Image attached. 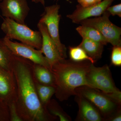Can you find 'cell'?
<instances>
[{"label": "cell", "mask_w": 121, "mask_h": 121, "mask_svg": "<svg viewBox=\"0 0 121 121\" xmlns=\"http://www.w3.org/2000/svg\"><path fill=\"white\" fill-rule=\"evenodd\" d=\"M33 63L13 54L12 68L17 87L16 106L23 121H52L57 118L42 105L37 95L33 72Z\"/></svg>", "instance_id": "cell-1"}, {"label": "cell", "mask_w": 121, "mask_h": 121, "mask_svg": "<svg viewBox=\"0 0 121 121\" xmlns=\"http://www.w3.org/2000/svg\"><path fill=\"white\" fill-rule=\"evenodd\" d=\"M91 63L89 60L75 62L64 59L52 66L55 83V95L61 102L75 95L76 88L83 86H89L87 74Z\"/></svg>", "instance_id": "cell-2"}, {"label": "cell", "mask_w": 121, "mask_h": 121, "mask_svg": "<svg viewBox=\"0 0 121 121\" xmlns=\"http://www.w3.org/2000/svg\"><path fill=\"white\" fill-rule=\"evenodd\" d=\"M86 77L89 87L99 90L121 104V92L115 85L108 65L98 67L91 63Z\"/></svg>", "instance_id": "cell-3"}, {"label": "cell", "mask_w": 121, "mask_h": 121, "mask_svg": "<svg viewBox=\"0 0 121 121\" xmlns=\"http://www.w3.org/2000/svg\"><path fill=\"white\" fill-rule=\"evenodd\" d=\"M4 37L9 39H16L40 50L42 46V36L39 31H34L25 24L19 23L8 18H5L1 26Z\"/></svg>", "instance_id": "cell-4"}, {"label": "cell", "mask_w": 121, "mask_h": 121, "mask_svg": "<svg viewBox=\"0 0 121 121\" xmlns=\"http://www.w3.org/2000/svg\"><path fill=\"white\" fill-rule=\"evenodd\" d=\"M75 91L76 95L82 96L97 108L104 120L107 121L115 113L120 110V104L98 89L83 86L76 88Z\"/></svg>", "instance_id": "cell-5"}, {"label": "cell", "mask_w": 121, "mask_h": 121, "mask_svg": "<svg viewBox=\"0 0 121 121\" xmlns=\"http://www.w3.org/2000/svg\"><path fill=\"white\" fill-rule=\"evenodd\" d=\"M110 16L106 11L101 16L83 20L79 24L96 29L113 46H121V28L111 22Z\"/></svg>", "instance_id": "cell-6"}, {"label": "cell", "mask_w": 121, "mask_h": 121, "mask_svg": "<svg viewBox=\"0 0 121 121\" xmlns=\"http://www.w3.org/2000/svg\"><path fill=\"white\" fill-rule=\"evenodd\" d=\"M60 6L55 4L45 7L44 12L39 21L44 23L48 33L56 45L60 56L64 59L67 57L66 48L61 43L59 32V24L61 16L59 14Z\"/></svg>", "instance_id": "cell-7"}, {"label": "cell", "mask_w": 121, "mask_h": 121, "mask_svg": "<svg viewBox=\"0 0 121 121\" xmlns=\"http://www.w3.org/2000/svg\"><path fill=\"white\" fill-rule=\"evenodd\" d=\"M2 39L14 55L28 60L34 63L42 65L51 71L49 63L41 50L22 43L13 42L5 37Z\"/></svg>", "instance_id": "cell-8"}, {"label": "cell", "mask_w": 121, "mask_h": 121, "mask_svg": "<svg viewBox=\"0 0 121 121\" xmlns=\"http://www.w3.org/2000/svg\"><path fill=\"white\" fill-rule=\"evenodd\" d=\"M0 9L3 16L25 24L30 8L26 0H2Z\"/></svg>", "instance_id": "cell-9"}, {"label": "cell", "mask_w": 121, "mask_h": 121, "mask_svg": "<svg viewBox=\"0 0 121 121\" xmlns=\"http://www.w3.org/2000/svg\"><path fill=\"white\" fill-rule=\"evenodd\" d=\"M114 0H103L99 3L87 7L78 4L73 12L67 15V17L74 23L79 24L83 20L101 16Z\"/></svg>", "instance_id": "cell-10"}, {"label": "cell", "mask_w": 121, "mask_h": 121, "mask_svg": "<svg viewBox=\"0 0 121 121\" xmlns=\"http://www.w3.org/2000/svg\"><path fill=\"white\" fill-rule=\"evenodd\" d=\"M17 87L13 71L0 67V100L8 106L16 103Z\"/></svg>", "instance_id": "cell-11"}, {"label": "cell", "mask_w": 121, "mask_h": 121, "mask_svg": "<svg viewBox=\"0 0 121 121\" xmlns=\"http://www.w3.org/2000/svg\"><path fill=\"white\" fill-rule=\"evenodd\" d=\"M39 31L42 37L41 50L47 59L50 67L56 63L64 59L60 56L56 45L50 36L45 24L39 22L37 24Z\"/></svg>", "instance_id": "cell-12"}, {"label": "cell", "mask_w": 121, "mask_h": 121, "mask_svg": "<svg viewBox=\"0 0 121 121\" xmlns=\"http://www.w3.org/2000/svg\"><path fill=\"white\" fill-rule=\"evenodd\" d=\"M75 101L78 107L76 121H102L104 118L97 108L82 96L75 95Z\"/></svg>", "instance_id": "cell-13"}, {"label": "cell", "mask_w": 121, "mask_h": 121, "mask_svg": "<svg viewBox=\"0 0 121 121\" xmlns=\"http://www.w3.org/2000/svg\"><path fill=\"white\" fill-rule=\"evenodd\" d=\"M32 69L36 82L43 85L55 87L54 75L50 70L42 65L34 63Z\"/></svg>", "instance_id": "cell-14"}, {"label": "cell", "mask_w": 121, "mask_h": 121, "mask_svg": "<svg viewBox=\"0 0 121 121\" xmlns=\"http://www.w3.org/2000/svg\"><path fill=\"white\" fill-rule=\"evenodd\" d=\"M104 45L89 39H82L78 46L82 48L87 55L95 61L101 58Z\"/></svg>", "instance_id": "cell-15"}, {"label": "cell", "mask_w": 121, "mask_h": 121, "mask_svg": "<svg viewBox=\"0 0 121 121\" xmlns=\"http://www.w3.org/2000/svg\"><path fill=\"white\" fill-rule=\"evenodd\" d=\"M76 31L82 37L101 43L104 45L108 43L102 34L96 29L86 25H81L76 28Z\"/></svg>", "instance_id": "cell-16"}, {"label": "cell", "mask_w": 121, "mask_h": 121, "mask_svg": "<svg viewBox=\"0 0 121 121\" xmlns=\"http://www.w3.org/2000/svg\"><path fill=\"white\" fill-rule=\"evenodd\" d=\"M35 83L36 92L40 101L42 105L47 108L51 98L55 93V87L39 84L36 81Z\"/></svg>", "instance_id": "cell-17"}, {"label": "cell", "mask_w": 121, "mask_h": 121, "mask_svg": "<svg viewBox=\"0 0 121 121\" xmlns=\"http://www.w3.org/2000/svg\"><path fill=\"white\" fill-rule=\"evenodd\" d=\"M13 54L3 41L0 39V67L9 71H13L12 60Z\"/></svg>", "instance_id": "cell-18"}, {"label": "cell", "mask_w": 121, "mask_h": 121, "mask_svg": "<svg viewBox=\"0 0 121 121\" xmlns=\"http://www.w3.org/2000/svg\"><path fill=\"white\" fill-rule=\"evenodd\" d=\"M47 109L51 114L58 118L60 121H70L71 118L54 99H51L47 107Z\"/></svg>", "instance_id": "cell-19"}, {"label": "cell", "mask_w": 121, "mask_h": 121, "mask_svg": "<svg viewBox=\"0 0 121 121\" xmlns=\"http://www.w3.org/2000/svg\"><path fill=\"white\" fill-rule=\"evenodd\" d=\"M69 55L70 59L75 62L87 60L94 64L96 61L89 56L84 50L78 46L69 47Z\"/></svg>", "instance_id": "cell-20"}, {"label": "cell", "mask_w": 121, "mask_h": 121, "mask_svg": "<svg viewBox=\"0 0 121 121\" xmlns=\"http://www.w3.org/2000/svg\"><path fill=\"white\" fill-rule=\"evenodd\" d=\"M111 64L115 66H121V47L113 46L111 55Z\"/></svg>", "instance_id": "cell-21"}, {"label": "cell", "mask_w": 121, "mask_h": 121, "mask_svg": "<svg viewBox=\"0 0 121 121\" xmlns=\"http://www.w3.org/2000/svg\"><path fill=\"white\" fill-rule=\"evenodd\" d=\"M0 121H10L8 107L0 100Z\"/></svg>", "instance_id": "cell-22"}, {"label": "cell", "mask_w": 121, "mask_h": 121, "mask_svg": "<svg viewBox=\"0 0 121 121\" xmlns=\"http://www.w3.org/2000/svg\"><path fill=\"white\" fill-rule=\"evenodd\" d=\"M8 107L10 115V121H23L17 112L16 103L9 104Z\"/></svg>", "instance_id": "cell-23"}, {"label": "cell", "mask_w": 121, "mask_h": 121, "mask_svg": "<svg viewBox=\"0 0 121 121\" xmlns=\"http://www.w3.org/2000/svg\"><path fill=\"white\" fill-rule=\"evenodd\" d=\"M106 11L113 16H118L119 17H121V4L113 5L112 6H109L107 9Z\"/></svg>", "instance_id": "cell-24"}, {"label": "cell", "mask_w": 121, "mask_h": 121, "mask_svg": "<svg viewBox=\"0 0 121 121\" xmlns=\"http://www.w3.org/2000/svg\"><path fill=\"white\" fill-rule=\"evenodd\" d=\"M103 0H77L79 4L83 7H87L97 4Z\"/></svg>", "instance_id": "cell-25"}, {"label": "cell", "mask_w": 121, "mask_h": 121, "mask_svg": "<svg viewBox=\"0 0 121 121\" xmlns=\"http://www.w3.org/2000/svg\"><path fill=\"white\" fill-rule=\"evenodd\" d=\"M108 121H121V109L117 111L107 120Z\"/></svg>", "instance_id": "cell-26"}, {"label": "cell", "mask_w": 121, "mask_h": 121, "mask_svg": "<svg viewBox=\"0 0 121 121\" xmlns=\"http://www.w3.org/2000/svg\"><path fill=\"white\" fill-rule=\"evenodd\" d=\"M32 2L35 3H40L41 4L44 6L45 5V0H32Z\"/></svg>", "instance_id": "cell-27"}, {"label": "cell", "mask_w": 121, "mask_h": 121, "mask_svg": "<svg viewBox=\"0 0 121 121\" xmlns=\"http://www.w3.org/2000/svg\"><path fill=\"white\" fill-rule=\"evenodd\" d=\"M1 0H0V1H1Z\"/></svg>", "instance_id": "cell-28"}]
</instances>
